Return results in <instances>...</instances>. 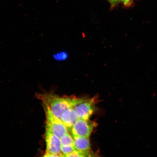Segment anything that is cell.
<instances>
[{
    "label": "cell",
    "mask_w": 157,
    "mask_h": 157,
    "mask_svg": "<svg viewBox=\"0 0 157 157\" xmlns=\"http://www.w3.org/2000/svg\"><path fill=\"white\" fill-rule=\"evenodd\" d=\"M42 99L46 108L60 120L63 114L67 110L74 108L86 100L74 97H60L54 95L43 96Z\"/></svg>",
    "instance_id": "1"
},
{
    "label": "cell",
    "mask_w": 157,
    "mask_h": 157,
    "mask_svg": "<svg viewBox=\"0 0 157 157\" xmlns=\"http://www.w3.org/2000/svg\"><path fill=\"white\" fill-rule=\"evenodd\" d=\"M46 127L49 128L55 135L60 139L68 132L67 127L61 120L55 116L50 110L46 108Z\"/></svg>",
    "instance_id": "2"
},
{
    "label": "cell",
    "mask_w": 157,
    "mask_h": 157,
    "mask_svg": "<svg viewBox=\"0 0 157 157\" xmlns=\"http://www.w3.org/2000/svg\"><path fill=\"white\" fill-rule=\"evenodd\" d=\"M96 124L89 120L78 119L72 128V136L90 137L92 131L96 127Z\"/></svg>",
    "instance_id": "3"
},
{
    "label": "cell",
    "mask_w": 157,
    "mask_h": 157,
    "mask_svg": "<svg viewBox=\"0 0 157 157\" xmlns=\"http://www.w3.org/2000/svg\"><path fill=\"white\" fill-rule=\"evenodd\" d=\"M45 137L46 143V153L56 155L58 157L64 156L62 152L60 139L48 127H46Z\"/></svg>",
    "instance_id": "4"
},
{
    "label": "cell",
    "mask_w": 157,
    "mask_h": 157,
    "mask_svg": "<svg viewBox=\"0 0 157 157\" xmlns=\"http://www.w3.org/2000/svg\"><path fill=\"white\" fill-rule=\"evenodd\" d=\"M80 119L89 120L95 111V101L93 99L86 100L74 108Z\"/></svg>",
    "instance_id": "5"
},
{
    "label": "cell",
    "mask_w": 157,
    "mask_h": 157,
    "mask_svg": "<svg viewBox=\"0 0 157 157\" xmlns=\"http://www.w3.org/2000/svg\"><path fill=\"white\" fill-rule=\"evenodd\" d=\"M79 119L77 113L73 108L67 110L63 114L61 120L68 130H71L75 124Z\"/></svg>",
    "instance_id": "6"
},
{
    "label": "cell",
    "mask_w": 157,
    "mask_h": 157,
    "mask_svg": "<svg viewBox=\"0 0 157 157\" xmlns=\"http://www.w3.org/2000/svg\"><path fill=\"white\" fill-rule=\"evenodd\" d=\"M73 138L74 146L76 150L87 151L91 149L89 137L75 136Z\"/></svg>",
    "instance_id": "7"
},
{
    "label": "cell",
    "mask_w": 157,
    "mask_h": 157,
    "mask_svg": "<svg viewBox=\"0 0 157 157\" xmlns=\"http://www.w3.org/2000/svg\"><path fill=\"white\" fill-rule=\"evenodd\" d=\"M90 150L79 151L75 150L70 154L66 155V157H91L94 155V153Z\"/></svg>",
    "instance_id": "8"
},
{
    "label": "cell",
    "mask_w": 157,
    "mask_h": 157,
    "mask_svg": "<svg viewBox=\"0 0 157 157\" xmlns=\"http://www.w3.org/2000/svg\"><path fill=\"white\" fill-rule=\"evenodd\" d=\"M53 58L58 62L64 61L68 59L69 55L65 51L62 50L55 53L53 55Z\"/></svg>",
    "instance_id": "9"
},
{
    "label": "cell",
    "mask_w": 157,
    "mask_h": 157,
    "mask_svg": "<svg viewBox=\"0 0 157 157\" xmlns=\"http://www.w3.org/2000/svg\"><path fill=\"white\" fill-rule=\"evenodd\" d=\"M62 145H71L74 146V138L68 132L64 135L60 139Z\"/></svg>",
    "instance_id": "10"
},
{
    "label": "cell",
    "mask_w": 157,
    "mask_h": 157,
    "mask_svg": "<svg viewBox=\"0 0 157 157\" xmlns=\"http://www.w3.org/2000/svg\"><path fill=\"white\" fill-rule=\"evenodd\" d=\"M76 149L74 146L71 145H62L61 151L64 156L70 154Z\"/></svg>",
    "instance_id": "11"
},
{
    "label": "cell",
    "mask_w": 157,
    "mask_h": 157,
    "mask_svg": "<svg viewBox=\"0 0 157 157\" xmlns=\"http://www.w3.org/2000/svg\"><path fill=\"white\" fill-rule=\"evenodd\" d=\"M121 1L124 6L129 7L133 6L134 0H121Z\"/></svg>",
    "instance_id": "12"
},
{
    "label": "cell",
    "mask_w": 157,
    "mask_h": 157,
    "mask_svg": "<svg viewBox=\"0 0 157 157\" xmlns=\"http://www.w3.org/2000/svg\"><path fill=\"white\" fill-rule=\"evenodd\" d=\"M121 1V0H110L109 2L110 4L111 9H113L116 7Z\"/></svg>",
    "instance_id": "13"
},
{
    "label": "cell",
    "mask_w": 157,
    "mask_h": 157,
    "mask_svg": "<svg viewBox=\"0 0 157 157\" xmlns=\"http://www.w3.org/2000/svg\"><path fill=\"white\" fill-rule=\"evenodd\" d=\"M108 1H109V2L110 1V0H108Z\"/></svg>",
    "instance_id": "14"
}]
</instances>
